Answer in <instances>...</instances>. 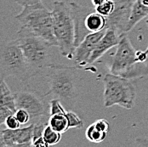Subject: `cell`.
Wrapping results in <instances>:
<instances>
[{"label": "cell", "mask_w": 148, "mask_h": 147, "mask_svg": "<svg viewBox=\"0 0 148 147\" xmlns=\"http://www.w3.org/2000/svg\"><path fill=\"white\" fill-rule=\"evenodd\" d=\"M124 35V34H123ZM123 35L119 34L116 30L112 28H106V31L96 45L95 50L93 51L89 60V64H93L100 59L104 54H106L109 49L117 46Z\"/></svg>", "instance_id": "13"}, {"label": "cell", "mask_w": 148, "mask_h": 147, "mask_svg": "<svg viewBox=\"0 0 148 147\" xmlns=\"http://www.w3.org/2000/svg\"><path fill=\"white\" fill-rule=\"evenodd\" d=\"M95 126L101 131L105 133H108L109 129H110V125L109 122L106 120V119H99L97 121H95L94 122Z\"/></svg>", "instance_id": "26"}, {"label": "cell", "mask_w": 148, "mask_h": 147, "mask_svg": "<svg viewBox=\"0 0 148 147\" xmlns=\"http://www.w3.org/2000/svg\"><path fill=\"white\" fill-rule=\"evenodd\" d=\"M16 3L25 7V6H28V5H32L35 3H38L40 2H42V0H14Z\"/></svg>", "instance_id": "27"}, {"label": "cell", "mask_w": 148, "mask_h": 147, "mask_svg": "<svg viewBox=\"0 0 148 147\" xmlns=\"http://www.w3.org/2000/svg\"><path fill=\"white\" fill-rule=\"evenodd\" d=\"M5 124L7 126L8 129H16L18 128H20V122L17 120V118H15V114H12L10 116H9L6 121H5Z\"/></svg>", "instance_id": "25"}, {"label": "cell", "mask_w": 148, "mask_h": 147, "mask_svg": "<svg viewBox=\"0 0 148 147\" xmlns=\"http://www.w3.org/2000/svg\"><path fill=\"white\" fill-rule=\"evenodd\" d=\"M78 68L64 65H51L48 67L49 91L45 95L50 94L67 105H73L77 94Z\"/></svg>", "instance_id": "3"}, {"label": "cell", "mask_w": 148, "mask_h": 147, "mask_svg": "<svg viewBox=\"0 0 148 147\" xmlns=\"http://www.w3.org/2000/svg\"><path fill=\"white\" fill-rule=\"evenodd\" d=\"M145 53H146V54H147V55H148V47H147V49L145 50Z\"/></svg>", "instance_id": "31"}, {"label": "cell", "mask_w": 148, "mask_h": 147, "mask_svg": "<svg viewBox=\"0 0 148 147\" xmlns=\"http://www.w3.org/2000/svg\"><path fill=\"white\" fill-rule=\"evenodd\" d=\"M43 137L49 146H55V145H57L61 140L62 133L55 130L48 124L45 127V131L43 133Z\"/></svg>", "instance_id": "19"}, {"label": "cell", "mask_w": 148, "mask_h": 147, "mask_svg": "<svg viewBox=\"0 0 148 147\" xmlns=\"http://www.w3.org/2000/svg\"><path fill=\"white\" fill-rule=\"evenodd\" d=\"M136 145L140 146H148V139H136Z\"/></svg>", "instance_id": "29"}, {"label": "cell", "mask_w": 148, "mask_h": 147, "mask_svg": "<svg viewBox=\"0 0 148 147\" xmlns=\"http://www.w3.org/2000/svg\"><path fill=\"white\" fill-rule=\"evenodd\" d=\"M114 1H119V0H114Z\"/></svg>", "instance_id": "33"}, {"label": "cell", "mask_w": 148, "mask_h": 147, "mask_svg": "<svg viewBox=\"0 0 148 147\" xmlns=\"http://www.w3.org/2000/svg\"><path fill=\"white\" fill-rule=\"evenodd\" d=\"M34 123L16 129H2L4 146H32Z\"/></svg>", "instance_id": "11"}, {"label": "cell", "mask_w": 148, "mask_h": 147, "mask_svg": "<svg viewBox=\"0 0 148 147\" xmlns=\"http://www.w3.org/2000/svg\"><path fill=\"white\" fill-rule=\"evenodd\" d=\"M54 34L60 55L69 59H73L76 49V32L70 3L56 1L53 3Z\"/></svg>", "instance_id": "2"}, {"label": "cell", "mask_w": 148, "mask_h": 147, "mask_svg": "<svg viewBox=\"0 0 148 147\" xmlns=\"http://www.w3.org/2000/svg\"><path fill=\"white\" fill-rule=\"evenodd\" d=\"M15 19L21 24L19 31L39 37L51 46L57 45L54 34L52 11L46 9L42 2L25 6Z\"/></svg>", "instance_id": "1"}, {"label": "cell", "mask_w": 148, "mask_h": 147, "mask_svg": "<svg viewBox=\"0 0 148 147\" xmlns=\"http://www.w3.org/2000/svg\"><path fill=\"white\" fill-rule=\"evenodd\" d=\"M12 114H15V112L12 111L10 108L4 106L3 105H0V126L3 123H5L7 118Z\"/></svg>", "instance_id": "24"}, {"label": "cell", "mask_w": 148, "mask_h": 147, "mask_svg": "<svg viewBox=\"0 0 148 147\" xmlns=\"http://www.w3.org/2000/svg\"><path fill=\"white\" fill-rule=\"evenodd\" d=\"M85 135H86V138L89 139L90 142L98 144V143L102 142L104 139L106 138L107 133L102 132V131L99 130L95 126V124L92 123L91 125H89L88 129H86Z\"/></svg>", "instance_id": "18"}, {"label": "cell", "mask_w": 148, "mask_h": 147, "mask_svg": "<svg viewBox=\"0 0 148 147\" xmlns=\"http://www.w3.org/2000/svg\"><path fill=\"white\" fill-rule=\"evenodd\" d=\"M15 101L16 109H24L29 113L31 123L49 120L50 105L38 93L30 89L21 90L15 94Z\"/></svg>", "instance_id": "7"}, {"label": "cell", "mask_w": 148, "mask_h": 147, "mask_svg": "<svg viewBox=\"0 0 148 147\" xmlns=\"http://www.w3.org/2000/svg\"><path fill=\"white\" fill-rule=\"evenodd\" d=\"M50 105V115H55V114H66V111L64 108L63 105L61 104V101L54 98L49 101Z\"/></svg>", "instance_id": "22"}, {"label": "cell", "mask_w": 148, "mask_h": 147, "mask_svg": "<svg viewBox=\"0 0 148 147\" xmlns=\"http://www.w3.org/2000/svg\"><path fill=\"white\" fill-rule=\"evenodd\" d=\"M106 31V28L97 32L90 33L87 35L84 38V40L76 47L74 51L73 59L78 67L81 68L85 66L86 65H89V58L99 41L104 36Z\"/></svg>", "instance_id": "10"}, {"label": "cell", "mask_w": 148, "mask_h": 147, "mask_svg": "<svg viewBox=\"0 0 148 147\" xmlns=\"http://www.w3.org/2000/svg\"><path fill=\"white\" fill-rule=\"evenodd\" d=\"M137 63H139L137 51L134 49L129 38L123 35L111 62V73L128 78L131 77L134 65Z\"/></svg>", "instance_id": "8"}, {"label": "cell", "mask_w": 148, "mask_h": 147, "mask_svg": "<svg viewBox=\"0 0 148 147\" xmlns=\"http://www.w3.org/2000/svg\"><path fill=\"white\" fill-rule=\"evenodd\" d=\"M49 125L58 132L64 133L69 129L68 120L66 114H55L50 115L49 118Z\"/></svg>", "instance_id": "17"}, {"label": "cell", "mask_w": 148, "mask_h": 147, "mask_svg": "<svg viewBox=\"0 0 148 147\" xmlns=\"http://www.w3.org/2000/svg\"><path fill=\"white\" fill-rule=\"evenodd\" d=\"M148 16V7L144 5L140 0H134L130 16L127 31H130L141 20Z\"/></svg>", "instance_id": "15"}, {"label": "cell", "mask_w": 148, "mask_h": 147, "mask_svg": "<svg viewBox=\"0 0 148 147\" xmlns=\"http://www.w3.org/2000/svg\"><path fill=\"white\" fill-rule=\"evenodd\" d=\"M32 146L35 147H48L49 146L48 145V143L46 142L44 139V137H41V138H38V139L34 140L32 142Z\"/></svg>", "instance_id": "28"}, {"label": "cell", "mask_w": 148, "mask_h": 147, "mask_svg": "<svg viewBox=\"0 0 148 147\" xmlns=\"http://www.w3.org/2000/svg\"><path fill=\"white\" fill-rule=\"evenodd\" d=\"M115 9L106 18V28L116 30L119 34L123 35L127 32L131 8L134 0L115 1Z\"/></svg>", "instance_id": "9"}, {"label": "cell", "mask_w": 148, "mask_h": 147, "mask_svg": "<svg viewBox=\"0 0 148 147\" xmlns=\"http://www.w3.org/2000/svg\"><path fill=\"white\" fill-rule=\"evenodd\" d=\"M115 1L114 0H108L106 3H104L101 5L95 6V10L99 14L104 15L105 17H107L112 13V11L115 9Z\"/></svg>", "instance_id": "20"}, {"label": "cell", "mask_w": 148, "mask_h": 147, "mask_svg": "<svg viewBox=\"0 0 148 147\" xmlns=\"http://www.w3.org/2000/svg\"><path fill=\"white\" fill-rule=\"evenodd\" d=\"M0 105L10 108L14 112L16 111L15 94H12L11 90L5 83L3 77L0 78Z\"/></svg>", "instance_id": "16"}, {"label": "cell", "mask_w": 148, "mask_h": 147, "mask_svg": "<svg viewBox=\"0 0 148 147\" xmlns=\"http://www.w3.org/2000/svg\"><path fill=\"white\" fill-rule=\"evenodd\" d=\"M106 1H108V0H92V3L95 7V6L101 5V4L104 3H106Z\"/></svg>", "instance_id": "30"}, {"label": "cell", "mask_w": 148, "mask_h": 147, "mask_svg": "<svg viewBox=\"0 0 148 147\" xmlns=\"http://www.w3.org/2000/svg\"><path fill=\"white\" fill-rule=\"evenodd\" d=\"M66 117L68 120L69 129H82L84 127V122L73 111H66Z\"/></svg>", "instance_id": "21"}, {"label": "cell", "mask_w": 148, "mask_h": 147, "mask_svg": "<svg viewBox=\"0 0 148 147\" xmlns=\"http://www.w3.org/2000/svg\"><path fill=\"white\" fill-rule=\"evenodd\" d=\"M103 83L104 105L106 107L119 105L127 110L133 107L135 88L127 77L112 73L106 74Z\"/></svg>", "instance_id": "6"}, {"label": "cell", "mask_w": 148, "mask_h": 147, "mask_svg": "<svg viewBox=\"0 0 148 147\" xmlns=\"http://www.w3.org/2000/svg\"><path fill=\"white\" fill-rule=\"evenodd\" d=\"M84 28L88 34L106 29V18L104 15L96 12V10H94L86 16L84 21Z\"/></svg>", "instance_id": "14"}, {"label": "cell", "mask_w": 148, "mask_h": 147, "mask_svg": "<svg viewBox=\"0 0 148 147\" xmlns=\"http://www.w3.org/2000/svg\"><path fill=\"white\" fill-rule=\"evenodd\" d=\"M15 118H17V120L20 122L21 124L24 125L28 123L29 122H31V117L30 114L24 109H16L15 112Z\"/></svg>", "instance_id": "23"}, {"label": "cell", "mask_w": 148, "mask_h": 147, "mask_svg": "<svg viewBox=\"0 0 148 147\" xmlns=\"http://www.w3.org/2000/svg\"><path fill=\"white\" fill-rule=\"evenodd\" d=\"M70 7L72 14L73 17L74 25H75V32H76V47L80 44L84 38L89 35L84 28V21L86 16L90 12L95 10L89 6L81 5L77 3H70Z\"/></svg>", "instance_id": "12"}, {"label": "cell", "mask_w": 148, "mask_h": 147, "mask_svg": "<svg viewBox=\"0 0 148 147\" xmlns=\"http://www.w3.org/2000/svg\"><path fill=\"white\" fill-rule=\"evenodd\" d=\"M0 74L3 77H15L23 83L35 77L17 39L0 40Z\"/></svg>", "instance_id": "4"}, {"label": "cell", "mask_w": 148, "mask_h": 147, "mask_svg": "<svg viewBox=\"0 0 148 147\" xmlns=\"http://www.w3.org/2000/svg\"><path fill=\"white\" fill-rule=\"evenodd\" d=\"M16 35L26 60L35 76L53 65L50 53L52 46L48 42L39 37L19 31Z\"/></svg>", "instance_id": "5"}, {"label": "cell", "mask_w": 148, "mask_h": 147, "mask_svg": "<svg viewBox=\"0 0 148 147\" xmlns=\"http://www.w3.org/2000/svg\"><path fill=\"white\" fill-rule=\"evenodd\" d=\"M147 27H148V16H147Z\"/></svg>", "instance_id": "32"}]
</instances>
